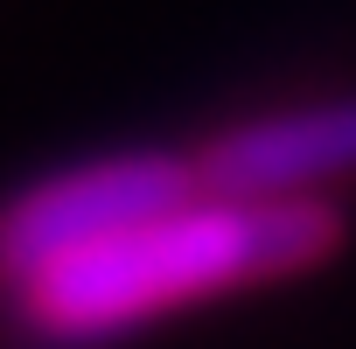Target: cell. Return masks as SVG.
I'll use <instances>...</instances> for the list:
<instances>
[{"mask_svg":"<svg viewBox=\"0 0 356 349\" xmlns=\"http://www.w3.org/2000/svg\"><path fill=\"white\" fill-rule=\"evenodd\" d=\"M349 224L335 203H238V196H189L105 252L35 279L8 300V321L35 349H98L140 335L168 314L203 300H231L273 279H300L342 252Z\"/></svg>","mask_w":356,"mask_h":349,"instance_id":"6da1fadb","label":"cell"},{"mask_svg":"<svg viewBox=\"0 0 356 349\" xmlns=\"http://www.w3.org/2000/svg\"><path fill=\"white\" fill-rule=\"evenodd\" d=\"M189 161H196V182L210 196L328 203V189L356 182V91L238 119V126L210 133Z\"/></svg>","mask_w":356,"mask_h":349,"instance_id":"3957f363","label":"cell"},{"mask_svg":"<svg viewBox=\"0 0 356 349\" xmlns=\"http://www.w3.org/2000/svg\"><path fill=\"white\" fill-rule=\"evenodd\" d=\"M203 196L196 161L189 154H161V147H126L98 154L56 174H35L29 189L0 196V300L29 293L35 279L105 252L112 238L182 210Z\"/></svg>","mask_w":356,"mask_h":349,"instance_id":"7a4b0ae2","label":"cell"}]
</instances>
